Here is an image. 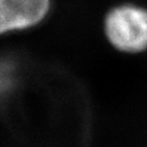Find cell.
<instances>
[{
	"label": "cell",
	"instance_id": "obj_1",
	"mask_svg": "<svg viewBox=\"0 0 147 147\" xmlns=\"http://www.w3.org/2000/svg\"><path fill=\"white\" fill-rule=\"evenodd\" d=\"M104 32L115 49L139 53L147 49V9L134 4H122L108 11Z\"/></svg>",
	"mask_w": 147,
	"mask_h": 147
},
{
	"label": "cell",
	"instance_id": "obj_2",
	"mask_svg": "<svg viewBox=\"0 0 147 147\" xmlns=\"http://www.w3.org/2000/svg\"><path fill=\"white\" fill-rule=\"evenodd\" d=\"M51 0H0V35L40 25L49 14Z\"/></svg>",
	"mask_w": 147,
	"mask_h": 147
}]
</instances>
